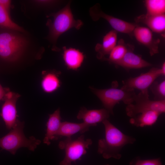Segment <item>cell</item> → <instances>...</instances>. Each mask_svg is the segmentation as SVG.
Here are the masks:
<instances>
[{
    "label": "cell",
    "instance_id": "cell-1",
    "mask_svg": "<svg viewBox=\"0 0 165 165\" xmlns=\"http://www.w3.org/2000/svg\"><path fill=\"white\" fill-rule=\"evenodd\" d=\"M35 43L27 32L0 28V62H18L29 51L36 48Z\"/></svg>",
    "mask_w": 165,
    "mask_h": 165
},
{
    "label": "cell",
    "instance_id": "cell-2",
    "mask_svg": "<svg viewBox=\"0 0 165 165\" xmlns=\"http://www.w3.org/2000/svg\"><path fill=\"white\" fill-rule=\"evenodd\" d=\"M102 123L105 128V135L104 138L98 141L97 152L105 159H119L122 157L121 152L123 148L127 145L133 144L136 139L124 134L108 119Z\"/></svg>",
    "mask_w": 165,
    "mask_h": 165
},
{
    "label": "cell",
    "instance_id": "cell-3",
    "mask_svg": "<svg viewBox=\"0 0 165 165\" xmlns=\"http://www.w3.org/2000/svg\"><path fill=\"white\" fill-rule=\"evenodd\" d=\"M71 1L58 12L49 14L46 17H52V19L48 18L46 25L49 28V33L46 39L52 45L53 51H59L60 49L57 46L59 37L62 34L70 29L74 28L79 29L83 24L80 20H76L74 18L71 9Z\"/></svg>",
    "mask_w": 165,
    "mask_h": 165
},
{
    "label": "cell",
    "instance_id": "cell-4",
    "mask_svg": "<svg viewBox=\"0 0 165 165\" xmlns=\"http://www.w3.org/2000/svg\"><path fill=\"white\" fill-rule=\"evenodd\" d=\"M24 122L18 119L9 132L0 138V147L13 155L22 147L34 151L41 141L33 136L27 138L24 132Z\"/></svg>",
    "mask_w": 165,
    "mask_h": 165
},
{
    "label": "cell",
    "instance_id": "cell-5",
    "mask_svg": "<svg viewBox=\"0 0 165 165\" xmlns=\"http://www.w3.org/2000/svg\"><path fill=\"white\" fill-rule=\"evenodd\" d=\"M91 91L101 102L105 108L113 114L115 105L122 101L127 105L132 103L136 95L134 90H128L112 87L99 89L90 87Z\"/></svg>",
    "mask_w": 165,
    "mask_h": 165
},
{
    "label": "cell",
    "instance_id": "cell-6",
    "mask_svg": "<svg viewBox=\"0 0 165 165\" xmlns=\"http://www.w3.org/2000/svg\"><path fill=\"white\" fill-rule=\"evenodd\" d=\"M92 143L91 139H85L83 135L75 139L69 137L61 141L58 147L60 149L64 151L65 155L63 160L60 162V165H72V162L80 160L81 157L86 153V149L89 148Z\"/></svg>",
    "mask_w": 165,
    "mask_h": 165
},
{
    "label": "cell",
    "instance_id": "cell-7",
    "mask_svg": "<svg viewBox=\"0 0 165 165\" xmlns=\"http://www.w3.org/2000/svg\"><path fill=\"white\" fill-rule=\"evenodd\" d=\"M125 110L127 115L130 118L148 111H156L162 114L165 112V100H151L148 94L140 92L136 94L133 102L127 105Z\"/></svg>",
    "mask_w": 165,
    "mask_h": 165
},
{
    "label": "cell",
    "instance_id": "cell-8",
    "mask_svg": "<svg viewBox=\"0 0 165 165\" xmlns=\"http://www.w3.org/2000/svg\"><path fill=\"white\" fill-rule=\"evenodd\" d=\"M165 75V72L161 68H153L146 73L123 81V85L121 88L128 90L137 89L142 93L148 94V89L155 80L159 76Z\"/></svg>",
    "mask_w": 165,
    "mask_h": 165
},
{
    "label": "cell",
    "instance_id": "cell-9",
    "mask_svg": "<svg viewBox=\"0 0 165 165\" xmlns=\"http://www.w3.org/2000/svg\"><path fill=\"white\" fill-rule=\"evenodd\" d=\"M90 15L94 21L103 18L110 24L114 30L130 36L133 35V31L137 24L129 22L104 13L100 8V4H96L91 7L89 11Z\"/></svg>",
    "mask_w": 165,
    "mask_h": 165
},
{
    "label": "cell",
    "instance_id": "cell-10",
    "mask_svg": "<svg viewBox=\"0 0 165 165\" xmlns=\"http://www.w3.org/2000/svg\"><path fill=\"white\" fill-rule=\"evenodd\" d=\"M20 95L18 93L9 91L7 94L2 106L0 116L6 128L11 130L18 119L16 103Z\"/></svg>",
    "mask_w": 165,
    "mask_h": 165
},
{
    "label": "cell",
    "instance_id": "cell-11",
    "mask_svg": "<svg viewBox=\"0 0 165 165\" xmlns=\"http://www.w3.org/2000/svg\"><path fill=\"white\" fill-rule=\"evenodd\" d=\"M133 35L138 41L148 48L151 56L159 53L160 40L154 39L152 31L149 28L138 25L133 31Z\"/></svg>",
    "mask_w": 165,
    "mask_h": 165
},
{
    "label": "cell",
    "instance_id": "cell-12",
    "mask_svg": "<svg viewBox=\"0 0 165 165\" xmlns=\"http://www.w3.org/2000/svg\"><path fill=\"white\" fill-rule=\"evenodd\" d=\"M110 115V112L105 108L88 110L83 107L79 110L77 118L91 127L96 126L98 123L108 119Z\"/></svg>",
    "mask_w": 165,
    "mask_h": 165
},
{
    "label": "cell",
    "instance_id": "cell-13",
    "mask_svg": "<svg viewBox=\"0 0 165 165\" xmlns=\"http://www.w3.org/2000/svg\"><path fill=\"white\" fill-rule=\"evenodd\" d=\"M117 33L115 30H111L107 33L103 37L102 43H97L95 47L97 58L105 61L106 58L105 56L109 55L117 44Z\"/></svg>",
    "mask_w": 165,
    "mask_h": 165
},
{
    "label": "cell",
    "instance_id": "cell-14",
    "mask_svg": "<svg viewBox=\"0 0 165 165\" xmlns=\"http://www.w3.org/2000/svg\"><path fill=\"white\" fill-rule=\"evenodd\" d=\"M131 46L120 60L114 64L126 69H138L150 67L152 64L144 60L141 56L133 53Z\"/></svg>",
    "mask_w": 165,
    "mask_h": 165
},
{
    "label": "cell",
    "instance_id": "cell-15",
    "mask_svg": "<svg viewBox=\"0 0 165 165\" xmlns=\"http://www.w3.org/2000/svg\"><path fill=\"white\" fill-rule=\"evenodd\" d=\"M59 108L49 115L47 122L46 133L43 140V143L49 145L50 141L55 140L56 137L60 127L61 122Z\"/></svg>",
    "mask_w": 165,
    "mask_h": 165
},
{
    "label": "cell",
    "instance_id": "cell-16",
    "mask_svg": "<svg viewBox=\"0 0 165 165\" xmlns=\"http://www.w3.org/2000/svg\"><path fill=\"white\" fill-rule=\"evenodd\" d=\"M63 58L68 69L76 70L82 65L84 58V55L79 50L75 48H67L63 47Z\"/></svg>",
    "mask_w": 165,
    "mask_h": 165
},
{
    "label": "cell",
    "instance_id": "cell-17",
    "mask_svg": "<svg viewBox=\"0 0 165 165\" xmlns=\"http://www.w3.org/2000/svg\"><path fill=\"white\" fill-rule=\"evenodd\" d=\"M137 22L143 23L152 31L160 33L165 30V14L151 16L142 14L135 19Z\"/></svg>",
    "mask_w": 165,
    "mask_h": 165
},
{
    "label": "cell",
    "instance_id": "cell-18",
    "mask_svg": "<svg viewBox=\"0 0 165 165\" xmlns=\"http://www.w3.org/2000/svg\"><path fill=\"white\" fill-rule=\"evenodd\" d=\"M91 126L83 122L76 123L65 121L61 122L59 130L57 134L55 140L59 138L71 136L78 133H84L88 131Z\"/></svg>",
    "mask_w": 165,
    "mask_h": 165
},
{
    "label": "cell",
    "instance_id": "cell-19",
    "mask_svg": "<svg viewBox=\"0 0 165 165\" xmlns=\"http://www.w3.org/2000/svg\"><path fill=\"white\" fill-rule=\"evenodd\" d=\"M60 72L55 70L44 71L42 72L41 86L43 90L48 93H53L61 86L59 78Z\"/></svg>",
    "mask_w": 165,
    "mask_h": 165
},
{
    "label": "cell",
    "instance_id": "cell-20",
    "mask_svg": "<svg viewBox=\"0 0 165 165\" xmlns=\"http://www.w3.org/2000/svg\"><path fill=\"white\" fill-rule=\"evenodd\" d=\"M161 114L156 111H148L140 113L130 118V123L137 127L152 126L156 122Z\"/></svg>",
    "mask_w": 165,
    "mask_h": 165
},
{
    "label": "cell",
    "instance_id": "cell-21",
    "mask_svg": "<svg viewBox=\"0 0 165 165\" xmlns=\"http://www.w3.org/2000/svg\"><path fill=\"white\" fill-rule=\"evenodd\" d=\"M131 47L126 44L123 39L119 40L109 54L108 58H106L105 61L114 64L122 59Z\"/></svg>",
    "mask_w": 165,
    "mask_h": 165
},
{
    "label": "cell",
    "instance_id": "cell-22",
    "mask_svg": "<svg viewBox=\"0 0 165 165\" xmlns=\"http://www.w3.org/2000/svg\"><path fill=\"white\" fill-rule=\"evenodd\" d=\"M0 28L15 30L23 32H27L23 28L11 20L9 14L0 6Z\"/></svg>",
    "mask_w": 165,
    "mask_h": 165
},
{
    "label": "cell",
    "instance_id": "cell-23",
    "mask_svg": "<svg viewBox=\"0 0 165 165\" xmlns=\"http://www.w3.org/2000/svg\"><path fill=\"white\" fill-rule=\"evenodd\" d=\"M145 3L146 14L155 16L165 14V0H146Z\"/></svg>",
    "mask_w": 165,
    "mask_h": 165
},
{
    "label": "cell",
    "instance_id": "cell-24",
    "mask_svg": "<svg viewBox=\"0 0 165 165\" xmlns=\"http://www.w3.org/2000/svg\"><path fill=\"white\" fill-rule=\"evenodd\" d=\"M154 95V100H165V80L159 82L154 81L149 87Z\"/></svg>",
    "mask_w": 165,
    "mask_h": 165
},
{
    "label": "cell",
    "instance_id": "cell-25",
    "mask_svg": "<svg viewBox=\"0 0 165 165\" xmlns=\"http://www.w3.org/2000/svg\"><path fill=\"white\" fill-rule=\"evenodd\" d=\"M129 165H162L160 158L148 160H141L140 157L133 159L130 162Z\"/></svg>",
    "mask_w": 165,
    "mask_h": 165
},
{
    "label": "cell",
    "instance_id": "cell-26",
    "mask_svg": "<svg viewBox=\"0 0 165 165\" xmlns=\"http://www.w3.org/2000/svg\"><path fill=\"white\" fill-rule=\"evenodd\" d=\"M11 1L9 0H0V6L9 14L11 7Z\"/></svg>",
    "mask_w": 165,
    "mask_h": 165
},
{
    "label": "cell",
    "instance_id": "cell-27",
    "mask_svg": "<svg viewBox=\"0 0 165 165\" xmlns=\"http://www.w3.org/2000/svg\"><path fill=\"white\" fill-rule=\"evenodd\" d=\"M9 91V88L3 87L0 83V101H4L7 94Z\"/></svg>",
    "mask_w": 165,
    "mask_h": 165
},
{
    "label": "cell",
    "instance_id": "cell-28",
    "mask_svg": "<svg viewBox=\"0 0 165 165\" xmlns=\"http://www.w3.org/2000/svg\"><path fill=\"white\" fill-rule=\"evenodd\" d=\"M33 2L36 5L40 6H48L56 2L53 0H34Z\"/></svg>",
    "mask_w": 165,
    "mask_h": 165
},
{
    "label": "cell",
    "instance_id": "cell-29",
    "mask_svg": "<svg viewBox=\"0 0 165 165\" xmlns=\"http://www.w3.org/2000/svg\"><path fill=\"white\" fill-rule=\"evenodd\" d=\"M110 165V164H105V165Z\"/></svg>",
    "mask_w": 165,
    "mask_h": 165
}]
</instances>
